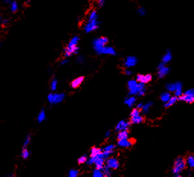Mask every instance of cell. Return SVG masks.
Instances as JSON below:
<instances>
[{"instance_id":"cell-1","label":"cell","mask_w":194,"mask_h":177,"mask_svg":"<svg viewBox=\"0 0 194 177\" xmlns=\"http://www.w3.org/2000/svg\"><path fill=\"white\" fill-rule=\"evenodd\" d=\"M99 27L98 14L96 10L91 11L88 16V19L84 25V31L86 33H91L95 30H97Z\"/></svg>"},{"instance_id":"cell-2","label":"cell","mask_w":194,"mask_h":177,"mask_svg":"<svg viewBox=\"0 0 194 177\" xmlns=\"http://www.w3.org/2000/svg\"><path fill=\"white\" fill-rule=\"evenodd\" d=\"M127 87L130 96H142L146 93V88L145 85L137 82L136 80H130L127 83Z\"/></svg>"},{"instance_id":"cell-3","label":"cell","mask_w":194,"mask_h":177,"mask_svg":"<svg viewBox=\"0 0 194 177\" xmlns=\"http://www.w3.org/2000/svg\"><path fill=\"white\" fill-rule=\"evenodd\" d=\"M108 39L106 37H99L94 39L92 42V46H93L94 50L98 54H101L102 50L104 47L108 45Z\"/></svg>"},{"instance_id":"cell-4","label":"cell","mask_w":194,"mask_h":177,"mask_svg":"<svg viewBox=\"0 0 194 177\" xmlns=\"http://www.w3.org/2000/svg\"><path fill=\"white\" fill-rule=\"evenodd\" d=\"M166 88L169 92H173L174 96L180 98L183 94V86L181 83L177 82V83H170L167 84Z\"/></svg>"},{"instance_id":"cell-5","label":"cell","mask_w":194,"mask_h":177,"mask_svg":"<svg viewBox=\"0 0 194 177\" xmlns=\"http://www.w3.org/2000/svg\"><path fill=\"white\" fill-rule=\"evenodd\" d=\"M65 99L64 93H56V92H52L50 93L47 96V100L49 103L51 105H56L62 103Z\"/></svg>"},{"instance_id":"cell-6","label":"cell","mask_w":194,"mask_h":177,"mask_svg":"<svg viewBox=\"0 0 194 177\" xmlns=\"http://www.w3.org/2000/svg\"><path fill=\"white\" fill-rule=\"evenodd\" d=\"M186 167V161L184 158L178 157L176 159L174 163L173 173L174 174H180Z\"/></svg>"},{"instance_id":"cell-7","label":"cell","mask_w":194,"mask_h":177,"mask_svg":"<svg viewBox=\"0 0 194 177\" xmlns=\"http://www.w3.org/2000/svg\"><path fill=\"white\" fill-rule=\"evenodd\" d=\"M130 122L133 124H140L143 122V117L141 115L140 110L134 108L130 114Z\"/></svg>"},{"instance_id":"cell-8","label":"cell","mask_w":194,"mask_h":177,"mask_svg":"<svg viewBox=\"0 0 194 177\" xmlns=\"http://www.w3.org/2000/svg\"><path fill=\"white\" fill-rule=\"evenodd\" d=\"M179 99L187 103H194V88H190L183 92L182 96L179 98Z\"/></svg>"},{"instance_id":"cell-9","label":"cell","mask_w":194,"mask_h":177,"mask_svg":"<svg viewBox=\"0 0 194 177\" xmlns=\"http://www.w3.org/2000/svg\"><path fill=\"white\" fill-rule=\"evenodd\" d=\"M137 64V59L134 56H129L123 61V66L127 69H131Z\"/></svg>"},{"instance_id":"cell-10","label":"cell","mask_w":194,"mask_h":177,"mask_svg":"<svg viewBox=\"0 0 194 177\" xmlns=\"http://www.w3.org/2000/svg\"><path fill=\"white\" fill-rule=\"evenodd\" d=\"M119 166V161L115 157H109L106 161V167H108L110 170H116Z\"/></svg>"},{"instance_id":"cell-11","label":"cell","mask_w":194,"mask_h":177,"mask_svg":"<svg viewBox=\"0 0 194 177\" xmlns=\"http://www.w3.org/2000/svg\"><path fill=\"white\" fill-rule=\"evenodd\" d=\"M115 149V146L113 144H108L107 146L104 147L101 150H102V153L104 157L106 159H108L109 157H111V155L113 153V150Z\"/></svg>"},{"instance_id":"cell-12","label":"cell","mask_w":194,"mask_h":177,"mask_svg":"<svg viewBox=\"0 0 194 177\" xmlns=\"http://www.w3.org/2000/svg\"><path fill=\"white\" fill-rule=\"evenodd\" d=\"M157 73H158V77L163 78L169 73V68H168V66H166V64L161 63L159 64V66H158V72Z\"/></svg>"},{"instance_id":"cell-13","label":"cell","mask_w":194,"mask_h":177,"mask_svg":"<svg viewBox=\"0 0 194 177\" xmlns=\"http://www.w3.org/2000/svg\"><path fill=\"white\" fill-rule=\"evenodd\" d=\"M152 79V77L151 74H139L137 75L136 81L145 85L151 81Z\"/></svg>"},{"instance_id":"cell-14","label":"cell","mask_w":194,"mask_h":177,"mask_svg":"<svg viewBox=\"0 0 194 177\" xmlns=\"http://www.w3.org/2000/svg\"><path fill=\"white\" fill-rule=\"evenodd\" d=\"M130 122L125 120H121L116 125V130L118 132L122 131H128V129L130 128Z\"/></svg>"},{"instance_id":"cell-15","label":"cell","mask_w":194,"mask_h":177,"mask_svg":"<svg viewBox=\"0 0 194 177\" xmlns=\"http://www.w3.org/2000/svg\"><path fill=\"white\" fill-rule=\"evenodd\" d=\"M78 50H79V47H67L64 49V51H63V54H64L65 58H68L71 57V56L74 55V54H78Z\"/></svg>"},{"instance_id":"cell-16","label":"cell","mask_w":194,"mask_h":177,"mask_svg":"<svg viewBox=\"0 0 194 177\" xmlns=\"http://www.w3.org/2000/svg\"><path fill=\"white\" fill-rule=\"evenodd\" d=\"M118 146L123 148H128L133 145V142L129 138L123 139V140H118Z\"/></svg>"},{"instance_id":"cell-17","label":"cell","mask_w":194,"mask_h":177,"mask_svg":"<svg viewBox=\"0 0 194 177\" xmlns=\"http://www.w3.org/2000/svg\"><path fill=\"white\" fill-rule=\"evenodd\" d=\"M116 54V50L113 47H111V46H106L104 48V50H102L101 52V54H104V55H115Z\"/></svg>"},{"instance_id":"cell-18","label":"cell","mask_w":194,"mask_h":177,"mask_svg":"<svg viewBox=\"0 0 194 177\" xmlns=\"http://www.w3.org/2000/svg\"><path fill=\"white\" fill-rule=\"evenodd\" d=\"M84 81V77H79L75 79L74 80H72V82L71 83V86L73 88H76L78 87H79L80 86L82 85V83Z\"/></svg>"},{"instance_id":"cell-19","label":"cell","mask_w":194,"mask_h":177,"mask_svg":"<svg viewBox=\"0 0 194 177\" xmlns=\"http://www.w3.org/2000/svg\"><path fill=\"white\" fill-rule=\"evenodd\" d=\"M78 42H79V37L78 36H74L71 38L70 42L68 43L67 47H78Z\"/></svg>"},{"instance_id":"cell-20","label":"cell","mask_w":194,"mask_h":177,"mask_svg":"<svg viewBox=\"0 0 194 177\" xmlns=\"http://www.w3.org/2000/svg\"><path fill=\"white\" fill-rule=\"evenodd\" d=\"M161 60H162V63H165V64H167V63H170L171 61L172 54L170 50H168V51L164 54Z\"/></svg>"},{"instance_id":"cell-21","label":"cell","mask_w":194,"mask_h":177,"mask_svg":"<svg viewBox=\"0 0 194 177\" xmlns=\"http://www.w3.org/2000/svg\"><path fill=\"white\" fill-rule=\"evenodd\" d=\"M136 103V99L134 96H130L125 99V104L127 105L129 107H132Z\"/></svg>"},{"instance_id":"cell-22","label":"cell","mask_w":194,"mask_h":177,"mask_svg":"<svg viewBox=\"0 0 194 177\" xmlns=\"http://www.w3.org/2000/svg\"><path fill=\"white\" fill-rule=\"evenodd\" d=\"M46 118H47V114H46V111L44 109H42L41 111L39 112L38 115H37V122L39 123H41V122H44L46 120Z\"/></svg>"},{"instance_id":"cell-23","label":"cell","mask_w":194,"mask_h":177,"mask_svg":"<svg viewBox=\"0 0 194 177\" xmlns=\"http://www.w3.org/2000/svg\"><path fill=\"white\" fill-rule=\"evenodd\" d=\"M129 138V133L127 131H122L118 132L117 139L118 140H123V139Z\"/></svg>"},{"instance_id":"cell-24","label":"cell","mask_w":194,"mask_h":177,"mask_svg":"<svg viewBox=\"0 0 194 177\" xmlns=\"http://www.w3.org/2000/svg\"><path fill=\"white\" fill-rule=\"evenodd\" d=\"M152 104L153 103H152V102H148V103H145V104H143V105H142V108L141 110H142L144 113H146H146H148L150 111L152 106Z\"/></svg>"},{"instance_id":"cell-25","label":"cell","mask_w":194,"mask_h":177,"mask_svg":"<svg viewBox=\"0 0 194 177\" xmlns=\"http://www.w3.org/2000/svg\"><path fill=\"white\" fill-rule=\"evenodd\" d=\"M171 92H165L161 95V99L163 103H168V100L171 99Z\"/></svg>"},{"instance_id":"cell-26","label":"cell","mask_w":194,"mask_h":177,"mask_svg":"<svg viewBox=\"0 0 194 177\" xmlns=\"http://www.w3.org/2000/svg\"><path fill=\"white\" fill-rule=\"evenodd\" d=\"M177 99H178V98L176 97V96H171V99L168 100V103H165V107H170V106L174 105L175 103H177Z\"/></svg>"},{"instance_id":"cell-27","label":"cell","mask_w":194,"mask_h":177,"mask_svg":"<svg viewBox=\"0 0 194 177\" xmlns=\"http://www.w3.org/2000/svg\"><path fill=\"white\" fill-rule=\"evenodd\" d=\"M9 6H10V9L12 12H16L18 10V5L16 1H12L11 3L9 4Z\"/></svg>"},{"instance_id":"cell-28","label":"cell","mask_w":194,"mask_h":177,"mask_svg":"<svg viewBox=\"0 0 194 177\" xmlns=\"http://www.w3.org/2000/svg\"><path fill=\"white\" fill-rule=\"evenodd\" d=\"M92 176H93V177H103L104 176V173L102 170L95 169V170L93 171Z\"/></svg>"},{"instance_id":"cell-29","label":"cell","mask_w":194,"mask_h":177,"mask_svg":"<svg viewBox=\"0 0 194 177\" xmlns=\"http://www.w3.org/2000/svg\"><path fill=\"white\" fill-rule=\"evenodd\" d=\"M30 156V152L26 148H23L22 150H21V156L23 159H28Z\"/></svg>"},{"instance_id":"cell-30","label":"cell","mask_w":194,"mask_h":177,"mask_svg":"<svg viewBox=\"0 0 194 177\" xmlns=\"http://www.w3.org/2000/svg\"><path fill=\"white\" fill-rule=\"evenodd\" d=\"M58 86V81L56 79H53V80L51 81V89L53 92H55L56 90V88H57Z\"/></svg>"},{"instance_id":"cell-31","label":"cell","mask_w":194,"mask_h":177,"mask_svg":"<svg viewBox=\"0 0 194 177\" xmlns=\"http://www.w3.org/2000/svg\"><path fill=\"white\" fill-rule=\"evenodd\" d=\"M187 165L190 167H194V156H189L187 160Z\"/></svg>"},{"instance_id":"cell-32","label":"cell","mask_w":194,"mask_h":177,"mask_svg":"<svg viewBox=\"0 0 194 177\" xmlns=\"http://www.w3.org/2000/svg\"><path fill=\"white\" fill-rule=\"evenodd\" d=\"M87 160H88V157H87L86 155H82L78 158V162L80 164H83V163H87Z\"/></svg>"},{"instance_id":"cell-33","label":"cell","mask_w":194,"mask_h":177,"mask_svg":"<svg viewBox=\"0 0 194 177\" xmlns=\"http://www.w3.org/2000/svg\"><path fill=\"white\" fill-rule=\"evenodd\" d=\"M30 143H31V136L28 135L26 137H25V139H24L23 148H27V147L30 144Z\"/></svg>"},{"instance_id":"cell-34","label":"cell","mask_w":194,"mask_h":177,"mask_svg":"<svg viewBox=\"0 0 194 177\" xmlns=\"http://www.w3.org/2000/svg\"><path fill=\"white\" fill-rule=\"evenodd\" d=\"M78 172L76 170H71L69 173V177H78Z\"/></svg>"},{"instance_id":"cell-35","label":"cell","mask_w":194,"mask_h":177,"mask_svg":"<svg viewBox=\"0 0 194 177\" xmlns=\"http://www.w3.org/2000/svg\"><path fill=\"white\" fill-rule=\"evenodd\" d=\"M137 12H138L139 15H142V16L145 15H146V9H145V8H143V7H139V9H138V11H137Z\"/></svg>"},{"instance_id":"cell-36","label":"cell","mask_w":194,"mask_h":177,"mask_svg":"<svg viewBox=\"0 0 194 177\" xmlns=\"http://www.w3.org/2000/svg\"><path fill=\"white\" fill-rule=\"evenodd\" d=\"M76 61L78 63L82 64V63H84V61H85V58H84V57H82V56H78L76 59Z\"/></svg>"},{"instance_id":"cell-37","label":"cell","mask_w":194,"mask_h":177,"mask_svg":"<svg viewBox=\"0 0 194 177\" xmlns=\"http://www.w3.org/2000/svg\"><path fill=\"white\" fill-rule=\"evenodd\" d=\"M68 63H69V59H68V58H63V59L61 60L60 64L61 65H66V64H67Z\"/></svg>"},{"instance_id":"cell-38","label":"cell","mask_w":194,"mask_h":177,"mask_svg":"<svg viewBox=\"0 0 194 177\" xmlns=\"http://www.w3.org/2000/svg\"><path fill=\"white\" fill-rule=\"evenodd\" d=\"M105 3V0H97V5L99 7H101Z\"/></svg>"},{"instance_id":"cell-39","label":"cell","mask_w":194,"mask_h":177,"mask_svg":"<svg viewBox=\"0 0 194 177\" xmlns=\"http://www.w3.org/2000/svg\"><path fill=\"white\" fill-rule=\"evenodd\" d=\"M133 72L130 70V69H125V74L127 75V76H130V75H132Z\"/></svg>"},{"instance_id":"cell-40","label":"cell","mask_w":194,"mask_h":177,"mask_svg":"<svg viewBox=\"0 0 194 177\" xmlns=\"http://www.w3.org/2000/svg\"><path fill=\"white\" fill-rule=\"evenodd\" d=\"M142 105H143V103H139V104L137 105V108H138V109H142Z\"/></svg>"},{"instance_id":"cell-41","label":"cell","mask_w":194,"mask_h":177,"mask_svg":"<svg viewBox=\"0 0 194 177\" xmlns=\"http://www.w3.org/2000/svg\"><path fill=\"white\" fill-rule=\"evenodd\" d=\"M11 2H12V0H3V2L5 4H10Z\"/></svg>"},{"instance_id":"cell-42","label":"cell","mask_w":194,"mask_h":177,"mask_svg":"<svg viewBox=\"0 0 194 177\" xmlns=\"http://www.w3.org/2000/svg\"><path fill=\"white\" fill-rule=\"evenodd\" d=\"M110 135H111V131H108L107 133H106V137H109Z\"/></svg>"},{"instance_id":"cell-43","label":"cell","mask_w":194,"mask_h":177,"mask_svg":"<svg viewBox=\"0 0 194 177\" xmlns=\"http://www.w3.org/2000/svg\"><path fill=\"white\" fill-rule=\"evenodd\" d=\"M175 177H184V176L180 175V174H176V175H175Z\"/></svg>"},{"instance_id":"cell-44","label":"cell","mask_w":194,"mask_h":177,"mask_svg":"<svg viewBox=\"0 0 194 177\" xmlns=\"http://www.w3.org/2000/svg\"><path fill=\"white\" fill-rule=\"evenodd\" d=\"M6 177H14V176L12 175V174H10V175L7 176H6Z\"/></svg>"},{"instance_id":"cell-45","label":"cell","mask_w":194,"mask_h":177,"mask_svg":"<svg viewBox=\"0 0 194 177\" xmlns=\"http://www.w3.org/2000/svg\"><path fill=\"white\" fill-rule=\"evenodd\" d=\"M2 18L0 17V24H2Z\"/></svg>"},{"instance_id":"cell-46","label":"cell","mask_w":194,"mask_h":177,"mask_svg":"<svg viewBox=\"0 0 194 177\" xmlns=\"http://www.w3.org/2000/svg\"><path fill=\"white\" fill-rule=\"evenodd\" d=\"M103 177H110V176H106V175H104Z\"/></svg>"}]
</instances>
